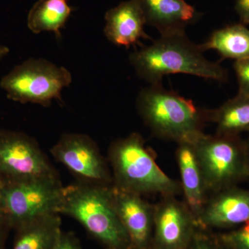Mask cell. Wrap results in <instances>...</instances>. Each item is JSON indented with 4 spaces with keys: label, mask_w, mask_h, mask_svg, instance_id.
I'll list each match as a JSON object with an SVG mask.
<instances>
[{
    "label": "cell",
    "mask_w": 249,
    "mask_h": 249,
    "mask_svg": "<svg viewBox=\"0 0 249 249\" xmlns=\"http://www.w3.org/2000/svg\"><path fill=\"white\" fill-rule=\"evenodd\" d=\"M203 51L214 50L222 58L240 60L249 58V29L236 24L217 29L201 44Z\"/></svg>",
    "instance_id": "d6986e66"
},
{
    "label": "cell",
    "mask_w": 249,
    "mask_h": 249,
    "mask_svg": "<svg viewBox=\"0 0 249 249\" xmlns=\"http://www.w3.org/2000/svg\"><path fill=\"white\" fill-rule=\"evenodd\" d=\"M111 197L133 249H149L154 232V204L142 196L111 185Z\"/></svg>",
    "instance_id": "8fae6325"
},
{
    "label": "cell",
    "mask_w": 249,
    "mask_h": 249,
    "mask_svg": "<svg viewBox=\"0 0 249 249\" xmlns=\"http://www.w3.org/2000/svg\"><path fill=\"white\" fill-rule=\"evenodd\" d=\"M0 178L4 182L58 177L34 139L19 132L0 131Z\"/></svg>",
    "instance_id": "ba28073f"
},
{
    "label": "cell",
    "mask_w": 249,
    "mask_h": 249,
    "mask_svg": "<svg viewBox=\"0 0 249 249\" xmlns=\"http://www.w3.org/2000/svg\"><path fill=\"white\" fill-rule=\"evenodd\" d=\"M72 82L65 67L42 58H30L5 75L0 87L16 102L49 106L53 100L61 101L62 90Z\"/></svg>",
    "instance_id": "8992f818"
},
{
    "label": "cell",
    "mask_w": 249,
    "mask_h": 249,
    "mask_svg": "<svg viewBox=\"0 0 249 249\" xmlns=\"http://www.w3.org/2000/svg\"><path fill=\"white\" fill-rule=\"evenodd\" d=\"M209 195L249 178L247 141L240 136H209L195 141Z\"/></svg>",
    "instance_id": "5b68a950"
},
{
    "label": "cell",
    "mask_w": 249,
    "mask_h": 249,
    "mask_svg": "<svg viewBox=\"0 0 249 249\" xmlns=\"http://www.w3.org/2000/svg\"><path fill=\"white\" fill-rule=\"evenodd\" d=\"M9 229L11 227L0 210V249H4L5 242Z\"/></svg>",
    "instance_id": "d4e9b609"
},
{
    "label": "cell",
    "mask_w": 249,
    "mask_h": 249,
    "mask_svg": "<svg viewBox=\"0 0 249 249\" xmlns=\"http://www.w3.org/2000/svg\"><path fill=\"white\" fill-rule=\"evenodd\" d=\"M69 0H37L27 16V27L34 34L53 32L58 37L71 14Z\"/></svg>",
    "instance_id": "ac0fdd59"
},
{
    "label": "cell",
    "mask_w": 249,
    "mask_h": 249,
    "mask_svg": "<svg viewBox=\"0 0 249 249\" xmlns=\"http://www.w3.org/2000/svg\"><path fill=\"white\" fill-rule=\"evenodd\" d=\"M247 155H248V163H249V139L247 141Z\"/></svg>",
    "instance_id": "4316f807"
},
{
    "label": "cell",
    "mask_w": 249,
    "mask_h": 249,
    "mask_svg": "<svg viewBox=\"0 0 249 249\" xmlns=\"http://www.w3.org/2000/svg\"><path fill=\"white\" fill-rule=\"evenodd\" d=\"M249 221V189L238 186L211 193L196 218L201 229L229 228Z\"/></svg>",
    "instance_id": "7c38bea8"
},
{
    "label": "cell",
    "mask_w": 249,
    "mask_h": 249,
    "mask_svg": "<svg viewBox=\"0 0 249 249\" xmlns=\"http://www.w3.org/2000/svg\"><path fill=\"white\" fill-rule=\"evenodd\" d=\"M51 153L80 183L103 186L113 184L112 175L106 160L96 142L88 136L64 134L51 149Z\"/></svg>",
    "instance_id": "9c48e42d"
},
{
    "label": "cell",
    "mask_w": 249,
    "mask_h": 249,
    "mask_svg": "<svg viewBox=\"0 0 249 249\" xmlns=\"http://www.w3.org/2000/svg\"><path fill=\"white\" fill-rule=\"evenodd\" d=\"M137 107L144 124L158 138L178 142L195 141L204 133L208 109L165 89L161 84L141 90Z\"/></svg>",
    "instance_id": "3957f363"
},
{
    "label": "cell",
    "mask_w": 249,
    "mask_h": 249,
    "mask_svg": "<svg viewBox=\"0 0 249 249\" xmlns=\"http://www.w3.org/2000/svg\"><path fill=\"white\" fill-rule=\"evenodd\" d=\"M158 249L156 248V247H154V246H152V247H150V249Z\"/></svg>",
    "instance_id": "f1b7e54d"
},
{
    "label": "cell",
    "mask_w": 249,
    "mask_h": 249,
    "mask_svg": "<svg viewBox=\"0 0 249 249\" xmlns=\"http://www.w3.org/2000/svg\"><path fill=\"white\" fill-rule=\"evenodd\" d=\"M220 240L227 249H249V221L239 229L221 236Z\"/></svg>",
    "instance_id": "ffe728a7"
},
{
    "label": "cell",
    "mask_w": 249,
    "mask_h": 249,
    "mask_svg": "<svg viewBox=\"0 0 249 249\" xmlns=\"http://www.w3.org/2000/svg\"><path fill=\"white\" fill-rule=\"evenodd\" d=\"M59 178L4 181L0 210L16 230L47 214L58 213L62 188Z\"/></svg>",
    "instance_id": "52a82bcc"
},
{
    "label": "cell",
    "mask_w": 249,
    "mask_h": 249,
    "mask_svg": "<svg viewBox=\"0 0 249 249\" xmlns=\"http://www.w3.org/2000/svg\"><path fill=\"white\" fill-rule=\"evenodd\" d=\"M105 19V36L114 45L129 47L141 39H150L145 31L146 22L138 0H127L111 8Z\"/></svg>",
    "instance_id": "5bb4252c"
},
{
    "label": "cell",
    "mask_w": 249,
    "mask_h": 249,
    "mask_svg": "<svg viewBox=\"0 0 249 249\" xmlns=\"http://www.w3.org/2000/svg\"><path fill=\"white\" fill-rule=\"evenodd\" d=\"M60 214H47L17 229L13 249H53L62 232Z\"/></svg>",
    "instance_id": "2e32d148"
},
{
    "label": "cell",
    "mask_w": 249,
    "mask_h": 249,
    "mask_svg": "<svg viewBox=\"0 0 249 249\" xmlns=\"http://www.w3.org/2000/svg\"></svg>",
    "instance_id": "f546056e"
},
{
    "label": "cell",
    "mask_w": 249,
    "mask_h": 249,
    "mask_svg": "<svg viewBox=\"0 0 249 249\" xmlns=\"http://www.w3.org/2000/svg\"><path fill=\"white\" fill-rule=\"evenodd\" d=\"M235 9L243 24H249V0H235Z\"/></svg>",
    "instance_id": "cb8c5ba5"
},
{
    "label": "cell",
    "mask_w": 249,
    "mask_h": 249,
    "mask_svg": "<svg viewBox=\"0 0 249 249\" xmlns=\"http://www.w3.org/2000/svg\"><path fill=\"white\" fill-rule=\"evenodd\" d=\"M10 49L9 47L6 46L0 45V60H2L4 57H6L9 53Z\"/></svg>",
    "instance_id": "484cf974"
},
{
    "label": "cell",
    "mask_w": 249,
    "mask_h": 249,
    "mask_svg": "<svg viewBox=\"0 0 249 249\" xmlns=\"http://www.w3.org/2000/svg\"><path fill=\"white\" fill-rule=\"evenodd\" d=\"M208 121L215 124L216 134L240 136L249 133V96L237 93L220 107L208 109Z\"/></svg>",
    "instance_id": "e0dca14e"
},
{
    "label": "cell",
    "mask_w": 249,
    "mask_h": 249,
    "mask_svg": "<svg viewBox=\"0 0 249 249\" xmlns=\"http://www.w3.org/2000/svg\"><path fill=\"white\" fill-rule=\"evenodd\" d=\"M177 196H161L154 204L152 246L158 249H188L199 229L194 214Z\"/></svg>",
    "instance_id": "30bf717a"
},
{
    "label": "cell",
    "mask_w": 249,
    "mask_h": 249,
    "mask_svg": "<svg viewBox=\"0 0 249 249\" xmlns=\"http://www.w3.org/2000/svg\"><path fill=\"white\" fill-rule=\"evenodd\" d=\"M219 245L213 237L205 233L204 229L199 227L188 249H221Z\"/></svg>",
    "instance_id": "7402d4cb"
},
{
    "label": "cell",
    "mask_w": 249,
    "mask_h": 249,
    "mask_svg": "<svg viewBox=\"0 0 249 249\" xmlns=\"http://www.w3.org/2000/svg\"><path fill=\"white\" fill-rule=\"evenodd\" d=\"M195 141L178 142L176 157L181 177L179 182L183 200L196 219L209 197V193L196 154Z\"/></svg>",
    "instance_id": "9a60e30c"
},
{
    "label": "cell",
    "mask_w": 249,
    "mask_h": 249,
    "mask_svg": "<svg viewBox=\"0 0 249 249\" xmlns=\"http://www.w3.org/2000/svg\"><path fill=\"white\" fill-rule=\"evenodd\" d=\"M233 67L238 82V93L249 96V58L236 60Z\"/></svg>",
    "instance_id": "44dd1931"
},
{
    "label": "cell",
    "mask_w": 249,
    "mask_h": 249,
    "mask_svg": "<svg viewBox=\"0 0 249 249\" xmlns=\"http://www.w3.org/2000/svg\"><path fill=\"white\" fill-rule=\"evenodd\" d=\"M53 249H82L80 240L71 232H60Z\"/></svg>",
    "instance_id": "603a6c76"
},
{
    "label": "cell",
    "mask_w": 249,
    "mask_h": 249,
    "mask_svg": "<svg viewBox=\"0 0 249 249\" xmlns=\"http://www.w3.org/2000/svg\"><path fill=\"white\" fill-rule=\"evenodd\" d=\"M203 53L200 45L181 33L160 36L150 46L131 53L129 62L137 76L150 85L161 84L163 77L177 73L226 81L225 69Z\"/></svg>",
    "instance_id": "6da1fadb"
},
{
    "label": "cell",
    "mask_w": 249,
    "mask_h": 249,
    "mask_svg": "<svg viewBox=\"0 0 249 249\" xmlns=\"http://www.w3.org/2000/svg\"><path fill=\"white\" fill-rule=\"evenodd\" d=\"M108 157L114 186L142 196L182 194L179 181L170 178L160 169L155 154L137 132L113 142Z\"/></svg>",
    "instance_id": "277c9868"
},
{
    "label": "cell",
    "mask_w": 249,
    "mask_h": 249,
    "mask_svg": "<svg viewBox=\"0 0 249 249\" xmlns=\"http://www.w3.org/2000/svg\"><path fill=\"white\" fill-rule=\"evenodd\" d=\"M1 186H2V181H1V178H0V191H1Z\"/></svg>",
    "instance_id": "83f0119b"
},
{
    "label": "cell",
    "mask_w": 249,
    "mask_h": 249,
    "mask_svg": "<svg viewBox=\"0 0 249 249\" xmlns=\"http://www.w3.org/2000/svg\"><path fill=\"white\" fill-rule=\"evenodd\" d=\"M110 186L79 182L62 187L58 213L76 219L106 249H133L113 204Z\"/></svg>",
    "instance_id": "7a4b0ae2"
},
{
    "label": "cell",
    "mask_w": 249,
    "mask_h": 249,
    "mask_svg": "<svg viewBox=\"0 0 249 249\" xmlns=\"http://www.w3.org/2000/svg\"><path fill=\"white\" fill-rule=\"evenodd\" d=\"M147 25L160 36L185 33L186 28L197 22L201 13L185 0H138Z\"/></svg>",
    "instance_id": "4fadbf2b"
}]
</instances>
